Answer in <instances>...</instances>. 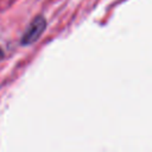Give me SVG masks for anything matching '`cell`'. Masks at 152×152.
I'll return each instance as SVG.
<instances>
[{
	"instance_id": "cell-1",
	"label": "cell",
	"mask_w": 152,
	"mask_h": 152,
	"mask_svg": "<svg viewBox=\"0 0 152 152\" xmlns=\"http://www.w3.org/2000/svg\"><path fill=\"white\" fill-rule=\"evenodd\" d=\"M45 19L43 17H37L27 27L26 32L23 36V44H32L33 42H36L40 34L43 33L44 28H45Z\"/></svg>"
},
{
	"instance_id": "cell-2",
	"label": "cell",
	"mask_w": 152,
	"mask_h": 152,
	"mask_svg": "<svg viewBox=\"0 0 152 152\" xmlns=\"http://www.w3.org/2000/svg\"><path fill=\"white\" fill-rule=\"evenodd\" d=\"M1 56H2V51L0 50V58H1Z\"/></svg>"
}]
</instances>
